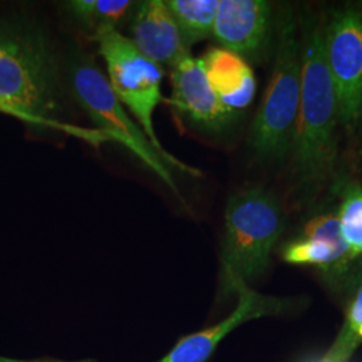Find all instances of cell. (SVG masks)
<instances>
[{
	"mask_svg": "<svg viewBox=\"0 0 362 362\" xmlns=\"http://www.w3.org/2000/svg\"><path fill=\"white\" fill-rule=\"evenodd\" d=\"M302 74L291 175L303 194L315 192L336 167L337 100L325 58L324 26L306 16L300 34Z\"/></svg>",
	"mask_w": 362,
	"mask_h": 362,
	"instance_id": "6da1fadb",
	"label": "cell"
},
{
	"mask_svg": "<svg viewBox=\"0 0 362 362\" xmlns=\"http://www.w3.org/2000/svg\"><path fill=\"white\" fill-rule=\"evenodd\" d=\"M284 228L282 208L270 191L252 187L230 197L220 251L221 297L236 296L264 274Z\"/></svg>",
	"mask_w": 362,
	"mask_h": 362,
	"instance_id": "7a4b0ae2",
	"label": "cell"
},
{
	"mask_svg": "<svg viewBox=\"0 0 362 362\" xmlns=\"http://www.w3.org/2000/svg\"><path fill=\"white\" fill-rule=\"evenodd\" d=\"M57 66L38 34L0 38V110L42 128H64Z\"/></svg>",
	"mask_w": 362,
	"mask_h": 362,
	"instance_id": "3957f363",
	"label": "cell"
},
{
	"mask_svg": "<svg viewBox=\"0 0 362 362\" xmlns=\"http://www.w3.org/2000/svg\"><path fill=\"white\" fill-rule=\"evenodd\" d=\"M302 52L297 21L282 19L272 77L250 133V145L266 160H281L293 151L300 104Z\"/></svg>",
	"mask_w": 362,
	"mask_h": 362,
	"instance_id": "277c9868",
	"label": "cell"
},
{
	"mask_svg": "<svg viewBox=\"0 0 362 362\" xmlns=\"http://www.w3.org/2000/svg\"><path fill=\"white\" fill-rule=\"evenodd\" d=\"M98 52L104 58L107 81L119 103L125 105L141 127L156 151L164 157L169 167L199 175L197 170L180 163L168 153L156 134L153 113L160 104L163 69L140 52L129 38L117 28H103L94 33Z\"/></svg>",
	"mask_w": 362,
	"mask_h": 362,
	"instance_id": "5b68a950",
	"label": "cell"
},
{
	"mask_svg": "<svg viewBox=\"0 0 362 362\" xmlns=\"http://www.w3.org/2000/svg\"><path fill=\"white\" fill-rule=\"evenodd\" d=\"M69 82L78 104L101 133L124 145L176 191L168 163L156 151L141 127L127 113L98 66L85 57H77L69 67Z\"/></svg>",
	"mask_w": 362,
	"mask_h": 362,
	"instance_id": "8992f818",
	"label": "cell"
},
{
	"mask_svg": "<svg viewBox=\"0 0 362 362\" xmlns=\"http://www.w3.org/2000/svg\"><path fill=\"white\" fill-rule=\"evenodd\" d=\"M325 58L336 93L338 124L358 128L362 113V7L337 8L324 27Z\"/></svg>",
	"mask_w": 362,
	"mask_h": 362,
	"instance_id": "52a82bcc",
	"label": "cell"
},
{
	"mask_svg": "<svg viewBox=\"0 0 362 362\" xmlns=\"http://www.w3.org/2000/svg\"><path fill=\"white\" fill-rule=\"evenodd\" d=\"M236 297L238 305L228 317L203 330L180 337L173 348L156 362H208L220 342L240 325L263 317L284 315L293 308L290 299L263 296L248 286L239 288Z\"/></svg>",
	"mask_w": 362,
	"mask_h": 362,
	"instance_id": "ba28073f",
	"label": "cell"
},
{
	"mask_svg": "<svg viewBox=\"0 0 362 362\" xmlns=\"http://www.w3.org/2000/svg\"><path fill=\"white\" fill-rule=\"evenodd\" d=\"M170 104L192 124L219 132L228 127L236 115L220 103L208 82L200 58L189 54L172 66Z\"/></svg>",
	"mask_w": 362,
	"mask_h": 362,
	"instance_id": "9c48e42d",
	"label": "cell"
},
{
	"mask_svg": "<svg viewBox=\"0 0 362 362\" xmlns=\"http://www.w3.org/2000/svg\"><path fill=\"white\" fill-rule=\"evenodd\" d=\"M272 10L264 0H219L212 35L221 49L258 58L270 40Z\"/></svg>",
	"mask_w": 362,
	"mask_h": 362,
	"instance_id": "30bf717a",
	"label": "cell"
},
{
	"mask_svg": "<svg viewBox=\"0 0 362 362\" xmlns=\"http://www.w3.org/2000/svg\"><path fill=\"white\" fill-rule=\"evenodd\" d=\"M130 33L133 45L157 65L172 67L189 54L175 18L163 0L141 1L133 15Z\"/></svg>",
	"mask_w": 362,
	"mask_h": 362,
	"instance_id": "8fae6325",
	"label": "cell"
},
{
	"mask_svg": "<svg viewBox=\"0 0 362 362\" xmlns=\"http://www.w3.org/2000/svg\"><path fill=\"white\" fill-rule=\"evenodd\" d=\"M282 259L293 266H311L326 272L345 269L353 260L337 214H321L309 220L302 235L284 247Z\"/></svg>",
	"mask_w": 362,
	"mask_h": 362,
	"instance_id": "7c38bea8",
	"label": "cell"
},
{
	"mask_svg": "<svg viewBox=\"0 0 362 362\" xmlns=\"http://www.w3.org/2000/svg\"><path fill=\"white\" fill-rule=\"evenodd\" d=\"M208 82L220 103L233 115L252 103L257 81L246 59L226 49H212L200 58Z\"/></svg>",
	"mask_w": 362,
	"mask_h": 362,
	"instance_id": "4fadbf2b",
	"label": "cell"
},
{
	"mask_svg": "<svg viewBox=\"0 0 362 362\" xmlns=\"http://www.w3.org/2000/svg\"><path fill=\"white\" fill-rule=\"evenodd\" d=\"M165 3L188 49L212 35L219 0H169Z\"/></svg>",
	"mask_w": 362,
	"mask_h": 362,
	"instance_id": "5bb4252c",
	"label": "cell"
},
{
	"mask_svg": "<svg viewBox=\"0 0 362 362\" xmlns=\"http://www.w3.org/2000/svg\"><path fill=\"white\" fill-rule=\"evenodd\" d=\"M362 345V278L350 299L336 339L318 362H349Z\"/></svg>",
	"mask_w": 362,
	"mask_h": 362,
	"instance_id": "9a60e30c",
	"label": "cell"
},
{
	"mask_svg": "<svg viewBox=\"0 0 362 362\" xmlns=\"http://www.w3.org/2000/svg\"><path fill=\"white\" fill-rule=\"evenodd\" d=\"M132 6L129 0H73L67 3L69 11L78 22L94 33L116 28Z\"/></svg>",
	"mask_w": 362,
	"mask_h": 362,
	"instance_id": "2e32d148",
	"label": "cell"
},
{
	"mask_svg": "<svg viewBox=\"0 0 362 362\" xmlns=\"http://www.w3.org/2000/svg\"><path fill=\"white\" fill-rule=\"evenodd\" d=\"M344 188L337 218L350 258L356 260L362 255V187L349 182Z\"/></svg>",
	"mask_w": 362,
	"mask_h": 362,
	"instance_id": "e0dca14e",
	"label": "cell"
},
{
	"mask_svg": "<svg viewBox=\"0 0 362 362\" xmlns=\"http://www.w3.org/2000/svg\"><path fill=\"white\" fill-rule=\"evenodd\" d=\"M0 362H95V360L91 358H85V360H74V361H67V360H61V358H55L50 356H43L38 358H13V357H6V356H0Z\"/></svg>",
	"mask_w": 362,
	"mask_h": 362,
	"instance_id": "ac0fdd59",
	"label": "cell"
},
{
	"mask_svg": "<svg viewBox=\"0 0 362 362\" xmlns=\"http://www.w3.org/2000/svg\"><path fill=\"white\" fill-rule=\"evenodd\" d=\"M360 125H361V127H362V113H361V118H360V122H358V127H360ZM361 148H362V144H361ZM360 157H361V163H362V153H361V156H360Z\"/></svg>",
	"mask_w": 362,
	"mask_h": 362,
	"instance_id": "d6986e66",
	"label": "cell"
}]
</instances>
